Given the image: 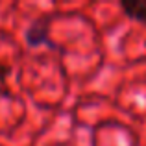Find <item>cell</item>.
<instances>
[{
	"instance_id": "3957f363",
	"label": "cell",
	"mask_w": 146,
	"mask_h": 146,
	"mask_svg": "<svg viewBox=\"0 0 146 146\" xmlns=\"http://www.w3.org/2000/svg\"><path fill=\"white\" fill-rule=\"evenodd\" d=\"M7 74H9V67L0 63V96H9V87H7Z\"/></svg>"
},
{
	"instance_id": "7a4b0ae2",
	"label": "cell",
	"mask_w": 146,
	"mask_h": 146,
	"mask_svg": "<svg viewBox=\"0 0 146 146\" xmlns=\"http://www.w3.org/2000/svg\"><path fill=\"white\" fill-rule=\"evenodd\" d=\"M120 7L129 19L146 24V0H124L120 2Z\"/></svg>"
},
{
	"instance_id": "6da1fadb",
	"label": "cell",
	"mask_w": 146,
	"mask_h": 146,
	"mask_svg": "<svg viewBox=\"0 0 146 146\" xmlns=\"http://www.w3.org/2000/svg\"><path fill=\"white\" fill-rule=\"evenodd\" d=\"M26 41L30 46H41L48 43V19H37L26 32Z\"/></svg>"
}]
</instances>
